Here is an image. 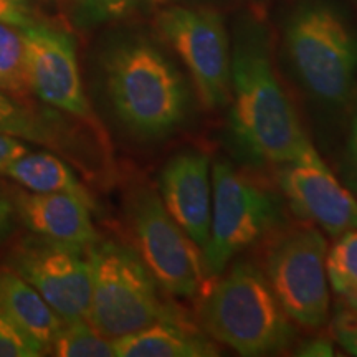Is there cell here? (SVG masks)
I'll use <instances>...</instances> for the list:
<instances>
[{"label": "cell", "instance_id": "12", "mask_svg": "<svg viewBox=\"0 0 357 357\" xmlns=\"http://www.w3.org/2000/svg\"><path fill=\"white\" fill-rule=\"evenodd\" d=\"M278 184L289 208L310 225L334 238L357 230V199L312 144L278 166Z\"/></svg>", "mask_w": 357, "mask_h": 357}, {"label": "cell", "instance_id": "6", "mask_svg": "<svg viewBox=\"0 0 357 357\" xmlns=\"http://www.w3.org/2000/svg\"><path fill=\"white\" fill-rule=\"evenodd\" d=\"M212 189L211 235L202 257L205 275L218 276L283 223V199L227 159L212 164Z\"/></svg>", "mask_w": 357, "mask_h": 357}, {"label": "cell", "instance_id": "2", "mask_svg": "<svg viewBox=\"0 0 357 357\" xmlns=\"http://www.w3.org/2000/svg\"><path fill=\"white\" fill-rule=\"evenodd\" d=\"M229 105L230 131L252 159L278 167L312 144L276 73L266 38L258 30L236 40Z\"/></svg>", "mask_w": 357, "mask_h": 357}, {"label": "cell", "instance_id": "11", "mask_svg": "<svg viewBox=\"0 0 357 357\" xmlns=\"http://www.w3.org/2000/svg\"><path fill=\"white\" fill-rule=\"evenodd\" d=\"M20 30L25 42L30 91L61 113L86 123L95 121L79 75L73 38L63 30L38 20Z\"/></svg>", "mask_w": 357, "mask_h": 357}, {"label": "cell", "instance_id": "20", "mask_svg": "<svg viewBox=\"0 0 357 357\" xmlns=\"http://www.w3.org/2000/svg\"><path fill=\"white\" fill-rule=\"evenodd\" d=\"M50 351L60 357H114L113 341L98 333L86 319L63 323Z\"/></svg>", "mask_w": 357, "mask_h": 357}, {"label": "cell", "instance_id": "27", "mask_svg": "<svg viewBox=\"0 0 357 357\" xmlns=\"http://www.w3.org/2000/svg\"><path fill=\"white\" fill-rule=\"evenodd\" d=\"M296 356L307 357H329L334 356V346L328 337H314L311 341H305L296 349Z\"/></svg>", "mask_w": 357, "mask_h": 357}, {"label": "cell", "instance_id": "1", "mask_svg": "<svg viewBox=\"0 0 357 357\" xmlns=\"http://www.w3.org/2000/svg\"><path fill=\"white\" fill-rule=\"evenodd\" d=\"M102 86L114 118L142 142L181 131L194 108V91L166 53L146 38L116 43L101 61Z\"/></svg>", "mask_w": 357, "mask_h": 357}, {"label": "cell", "instance_id": "26", "mask_svg": "<svg viewBox=\"0 0 357 357\" xmlns=\"http://www.w3.org/2000/svg\"><path fill=\"white\" fill-rule=\"evenodd\" d=\"M29 146L19 137L8 136V134L0 132V174L10 166L13 160L29 153Z\"/></svg>", "mask_w": 357, "mask_h": 357}, {"label": "cell", "instance_id": "10", "mask_svg": "<svg viewBox=\"0 0 357 357\" xmlns=\"http://www.w3.org/2000/svg\"><path fill=\"white\" fill-rule=\"evenodd\" d=\"M83 252L33 235L12 248L7 265L68 323L86 319L91 298V270Z\"/></svg>", "mask_w": 357, "mask_h": 357}, {"label": "cell", "instance_id": "29", "mask_svg": "<svg viewBox=\"0 0 357 357\" xmlns=\"http://www.w3.org/2000/svg\"><path fill=\"white\" fill-rule=\"evenodd\" d=\"M12 202L0 192V242H3L12 230Z\"/></svg>", "mask_w": 357, "mask_h": 357}, {"label": "cell", "instance_id": "16", "mask_svg": "<svg viewBox=\"0 0 357 357\" xmlns=\"http://www.w3.org/2000/svg\"><path fill=\"white\" fill-rule=\"evenodd\" d=\"M0 314L47 352L65 321L12 268H0Z\"/></svg>", "mask_w": 357, "mask_h": 357}, {"label": "cell", "instance_id": "8", "mask_svg": "<svg viewBox=\"0 0 357 357\" xmlns=\"http://www.w3.org/2000/svg\"><path fill=\"white\" fill-rule=\"evenodd\" d=\"M328 243L314 225L281 234L266 255L265 276L276 300L293 323L321 329L331 314V289L326 273Z\"/></svg>", "mask_w": 357, "mask_h": 357}, {"label": "cell", "instance_id": "3", "mask_svg": "<svg viewBox=\"0 0 357 357\" xmlns=\"http://www.w3.org/2000/svg\"><path fill=\"white\" fill-rule=\"evenodd\" d=\"M215 278L199 305L208 337L245 357L281 354L293 346V321L260 268L240 261Z\"/></svg>", "mask_w": 357, "mask_h": 357}, {"label": "cell", "instance_id": "19", "mask_svg": "<svg viewBox=\"0 0 357 357\" xmlns=\"http://www.w3.org/2000/svg\"><path fill=\"white\" fill-rule=\"evenodd\" d=\"M0 132L42 146H58L55 124L0 89Z\"/></svg>", "mask_w": 357, "mask_h": 357}, {"label": "cell", "instance_id": "9", "mask_svg": "<svg viewBox=\"0 0 357 357\" xmlns=\"http://www.w3.org/2000/svg\"><path fill=\"white\" fill-rule=\"evenodd\" d=\"M155 25L189 71L199 101L207 109L225 108L230 101L231 52L220 13L171 6L158 13Z\"/></svg>", "mask_w": 357, "mask_h": 357}, {"label": "cell", "instance_id": "24", "mask_svg": "<svg viewBox=\"0 0 357 357\" xmlns=\"http://www.w3.org/2000/svg\"><path fill=\"white\" fill-rule=\"evenodd\" d=\"M333 336L347 354L357 357V312L349 310L339 311L334 319Z\"/></svg>", "mask_w": 357, "mask_h": 357}, {"label": "cell", "instance_id": "5", "mask_svg": "<svg viewBox=\"0 0 357 357\" xmlns=\"http://www.w3.org/2000/svg\"><path fill=\"white\" fill-rule=\"evenodd\" d=\"M91 298L86 321L98 333L119 339L139 331L174 311L160 298V288L141 257L116 242L88 248Z\"/></svg>", "mask_w": 357, "mask_h": 357}, {"label": "cell", "instance_id": "13", "mask_svg": "<svg viewBox=\"0 0 357 357\" xmlns=\"http://www.w3.org/2000/svg\"><path fill=\"white\" fill-rule=\"evenodd\" d=\"M212 164L202 151L172 155L159 176V197L178 227L204 250L212 222Z\"/></svg>", "mask_w": 357, "mask_h": 357}, {"label": "cell", "instance_id": "14", "mask_svg": "<svg viewBox=\"0 0 357 357\" xmlns=\"http://www.w3.org/2000/svg\"><path fill=\"white\" fill-rule=\"evenodd\" d=\"M13 211L33 235L52 242L88 250L98 242L91 211L95 204L66 192H20Z\"/></svg>", "mask_w": 357, "mask_h": 357}, {"label": "cell", "instance_id": "18", "mask_svg": "<svg viewBox=\"0 0 357 357\" xmlns=\"http://www.w3.org/2000/svg\"><path fill=\"white\" fill-rule=\"evenodd\" d=\"M326 273L342 307L357 312V230L336 236L326 253Z\"/></svg>", "mask_w": 357, "mask_h": 357}, {"label": "cell", "instance_id": "28", "mask_svg": "<svg viewBox=\"0 0 357 357\" xmlns=\"http://www.w3.org/2000/svg\"><path fill=\"white\" fill-rule=\"evenodd\" d=\"M347 166H349L351 176L357 182V106L354 114H352L349 136H347V149H346Z\"/></svg>", "mask_w": 357, "mask_h": 357}, {"label": "cell", "instance_id": "25", "mask_svg": "<svg viewBox=\"0 0 357 357\" xmlns=\"http://www.w3.org/2000/svg\"><path fill=\"white\" fill-rule=\"evenodd\" d=\"M37 19L29 0H0V24L25 29Z\"/></svg>", "mask_w": 357, "mask_h": 357}, {"label": "cell", "instance_id": "23", "mask_svg": "<svg viewBox=\"0 0 357 357\" xmlns=\"http://www.w3.org/2000/svg\"><path fill=\"white\" fill-rule=\"evenodd\" d=\"M77 2L96 19H118L136 10L146 0H77Z\"/></svg>", "mask_w": 357, "mask_h": 357}, {"label": "cell", "instance_id": "7", "mask_svg": "<svg viewBox=\"0 0 357 357\" xmlns=\"http://www.w3.org/2000/svg\"><path fill=\"white\" fill-rule=\"evenodd\" d=\"M126 212L136 253L159 287L172 296H197L205 281L202 250L169 215L158 192L132 189Z\"/></svg>", "mask_w": 357, "mask_h": 357}, {"label": "cell", "instance_id": "22", "mask_svg": "<svg viewBox=\"0 0 357 357\" xmlns=\"http://www.w3.org/2000/svg\"><path fill=\"white\" fill-rule=\"evenodd\" d=\"M43 354L45 351L33 339L0 314V357H38Z\"/></svg>", "mask_w": 357, "mask_h": 357}, {"label": "cell", "instance_id": "4", "mask_svg": "<svg viewBox=\"0 0 357 357\" xmlns=\"http://www.w3.org/2000/svg\"><path fill=\"white\" fill-rule=\"evenodd\" d=\"M284 45L311 98L328 106L347 102L357 77V37L336 8L323 2L301 6L289 17Z\"/></svg>", "mask_w": 357, "mask_h": 357}, {"label": "cell", "instance_id": "15", "mask_svg": "<svg viewBox=\"0 0 357 357\" xmlns=\"http://www.w3.org/2000/svg\"><path fill=\"white\" fill-rule=\"evenodd\" d=\"M118 357H213L218 347L200 329L174 314L113 341Z\"/></svg>", "mask_w": 357, "mask_h": 357}, {"label": "cell", "instance_id": "17", "mask_svg": "<svg viewBox=\"0 0 357 357\" xmlns=\"http://www.w3.org/2000/svg\"><path fill=\"white\" fill-rule=\"evenodd\" d=\"M3 176L10 177L29 192H66L93 202L77 174L58 155L50 153H26L7 166ZM95 204V202H93Z\"/></svg>", "mask_w": 357, "mask_h": 357}, {"label": "cell", "instance_id": "21", "mask_svg": "<svg viewBox=\"0 0 357 357\" xmlns=\"http://www.w3.org/2000/svg\"><path fill=\"white\" fill-rule=\"evenodd\" d=\"M0 89L12 96L30 91L24 35L20 29L6 24H0Z\"/></svg>", "mask_w": 357, "mask_h": 357}]
</instances>
